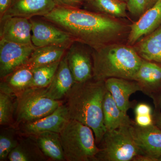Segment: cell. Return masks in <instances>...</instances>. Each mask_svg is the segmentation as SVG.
Masks as SVG:
<instances>
[{"instance_id":"1","label":"cell","mask_w":161,"mask_h":161,"mask_svg":"<svg viewBox=\"0 0 161 161\" xmlns=\"http://www.w3.org/2000/svg\"><path fill=\"white\" fill-rule=\"evenodd\" d=\"M42 19L53 23L75 41L97 49L120 35L122 24L103 14L57 6Z\"/></svg>"},{"instance_id":"2","label":"cell","mask_w":161,"mask_h":161,"mask_svg":"<svg viewBox=\"0 0 161 161\" xmlns=\"http://www.w3.org/2000/svg\"><path fill=\"white\" fill-rule=\"evenodd\" d=\"M92 79L81 83L75 82L65 97V105L70 119L91 128L96 143L99 144L107 132L103 105L107 90L105 81Z\"/></svg>"},{"instance_id":"3","label":"cell","mask_w":161,"mask_h":161,"mask_svg":"<svg viewBox=\"0 0 161 161\" xmlns=\"http://www.w3.org/2000/svg\"><path fill=\"white\" fill-rule=\"evenodd\" d=\"M93 79L109 78L133 80L142 60L134 49L120 45H106L92 54Z\"/></svg>"},{"instance_id":"4","label":"cell","mask_w":161,"mask_h":161,"mask_svg":"<svg viewBox=\"0 0 161 161\" xmlns=\"http://www.w3.org/2000/svg\"><path fill=\"white\" fill-rule=\"evenodd\" d=\"M60 134L66 161H96L99 148L89 127L70 119Z\"/></svg>"},{"instance_id":"5","label":"cell","mask_w":161,"mask_h":161,"mask_svg":"<svg viewBox=\"0 0 161 161\" xmlns=\"http://www.w3.org/2000/svg\"><path fill=\"white\" fill-rule=\"evenodd\" d=\"M44 88H29L16 96L15 114L18 123H26L43 118L62 104L61 100L47 97Z\"/></svg>"},{"instance_id":"6","label":"cell","mask_w":161,"mask_h":161,"mask_svg":"<svg viewBox=\"0 0 161 161\" xmlns=\"http://www.w3.org/2000/svg\"><path fill=\"white\" fill-rule=\"evenodd\" d=\"M130 125L106 132L99 143L96 161H132L140 155L130 133Z\"/></svg>"},{"instance_id":"7","label":"cell","mask_w":161,"mask_h":161,"mask_svg":"<svg viewBox=\"0 0 161 161\" xmlns=\"http://www.w3.org/2000/svg\"><path fill=\"white\" fill-rule=\"evenodd\" d=\"M30 21L32 43L36 47L55 45L68 48L75 41L69 34L49 21L33 18Z\"/></svg>"},{"instance_id":"8","label":"cell","mask_w":161,"mask_h":161,"mask_svg":"<svg viewBox=\"0 0 161 161\" xmlns=\"http://www.w3.org/2000/svg\"><path fill=\"white\" fill-rule=\"evenodd\" d=\"M36 47L0 40V78L3 79L26 65Z\"/></svg>"},{"instance_id":"9","label":"cell","mask_w":161,"mask_h":161,"mask_svg":"<svg viewBox=\"0 0 161 161\" xmlns=\"http://www.w3.org/2000/svg\"><path fill=\"white\" fill-rule=\"evenodd\" d=\"M129 128L140 155L148 157L153 161H159L161 157L160 129L154 124L149 126H140L133 121Z\"/></svg>"},{"instance_id":"10","label":"cell","mask_w":161,"mask_h":161,"mask_svg":"<svg viewBox=\"0 0 161 161\" xmlns=\"http://www.w3.org/2000/svg\"><path fill=\"white\" fill-rule=\"evenodd\" d=\"M82 43L75 41L67 50L65 57L75 81L86 82L93 78V64Z\"/></svg>"},{"instance_id":"11","label":"cell","mask_w":161,"mask_h":161,"mask_svg":"<svg viewBox=\"0 0 161 161\" xmlns=\"http://www.w3.org/2000/svg\"><path fill=\"white\" fill-rule=\"evenodd\" d=\"M70 119L67 107L62 104L49 115L38 120L23 124L21 132L27 135L33 136L46 132L60 133Z\"/></svg>"},{"instance_id":"12","label":"cell","mask_w":161,"mask_h":161,"mask_svg":"<svg viewBox=\"0 0 161 161\" xmlns=\"http://www.w3.org/2000/svg\"><path fill=\"white\" fill-rule=\"evenodd\" d=\"M56 6L54 0H13L11 6L0 21L13 17L29 19L35 16L43 17Z\"/></svg>"},{"instance_id":"13","label":"cell","mask_w":161,"mask_h":161,"mask_svg":"<svg viewBox=\"0 0 161 161\" xmlns=\"http://www.w3.org/2000/svg\"><path fill=\"white\" fill-rule=\"evenodd\" d=\"M0 22L1 40L19 44H33L30 19L13 17Z\"/></svg>"},{"instance_id":"14","label":"cell","mask_w":161,"mask_h":161,"mask_svg":"<svg viewBox=\"0 0 161 161\" xmlns=\"http://www.w3.org/2000/svg\"><path fill=\"white\" fill-rule=\"evenodd\" d=\"M132 80L116 78H109L105 80L107 91L110 92L120 109L126 114L132 106L130 96L135 92H143L139 83Z\"/></svg>"},{"instance_id":"15","label":"cell","mask_w":161,"mask_h":161,"mask_svg":"<svg viewBox=\"0 0 161 161\" xmlns=\"http://www.w3.org/2000/svg\"><path fill=\"white\" fill-rule=\"evenodd\" d=\"M75 82L64 55L60 60L51 82L44 88L45 94L54 100H61L66 97Z\"/></svg>"},{"instance_id":"16","label":"cell","mask_w":161,"mask_h":161,"mask_svg":"<svg viewBox=\"0 0 161 161\" xmlns=\"http://www.w3.org/2000/svg\"><path fill=\"white\" fill-rule=\"evenodd\" d=\"M161 24V0L145 12L139 19L131 25L129 43H135L143 36L150 34Z\"/></svg>"},{"instance_id":"17","label":"cell","mask_w":161,"mask_h":161,"mask_svg":"<svg viewBox=\"0 0 161 161\" xmlns=\"http://www.w3.org/2000/svg\"><path fill=\"white\" fill-rule=\"evenodd\" d=\"M32 79V69L24 65L1 79L0 92L16 97L31 87Z\"/></svg>"},{"instance_id":"18","label":"cell","mask_w":161,"mask_h":161,"mask_svg":"<svg viewBox=\"0 0 161 161\" xmlns=\"http://www.w3.org/2000/svg\"><path fill=\"white\" fill-rule=\"evenodd\" d=\"M103 109L104 124L107 131L129 126L132 123V120L129 115L120 109L108 91L104 97Z\"/></svg>"},{"instance_id":"19","label":"cell","mask_w":161,"mask_h":161,"mask_svg":"<svg viewBox=\"0 0 161 161\" xmlns=\"http://www.w3.org/2000/svg\"><path fill=\"white\" fill-rule=\"evenodd\" d=\"M33 136L41 152L46 158L53 161H66L60 133L46 132Z\"/></svg>"},{"instance_id":"20","label":"cell","mask_w":161,"mask_h":161,"mask_svg":"<svg viewBox=\"0 0 161 161\" xmlns=\"http://www.w3.org/2000/svg\"><path fill=\"white\" fill-rule=\"evenodd\" d=\"M19 139L16 147L9 153L10 161H37L46 160L32 135Z\"/></svg>"},{"instance_id":"21","label":"cell","mask_w":161,"mask_h":161,"mask_svg":"<svg viewBox=\"0 0 161 161\" xmlns=\"http://www.w3.org/2000/svg\"><path fill=\"white\" fill-rule=\"evenodd\" d=\"M67 49L64 47L55 45L36 47L25 65L33 69L60 61L65 55Z\"/></svg>"},{"instance_id":"22","label":"cell","mask_w":161,"mask_h":161,"mask_svg":"<svg viewBox=\"0 0 161 161\" xmlns=\"http://www.w3.org/2000/svg\"><path fill=\"white\" fill-rule=\"evenodd\" d=\"M133 80L139 83L143 92H153L161 83V67L143 60Z\"/></svg>"},{"instance_id":"23","label":"cell","mask_w":161,"mask_h":161,"mask_svg":"<svg viewBox=\"0 0 161 161\" xmlns=\"http://www.w3.org/2000/svg\"><path fill=\"white\" fill-rule=\"evenodd\" d=\"M137 49L142 58L161 63V26L142 40Z\"/></svg>"},{"instance_id":"24","label":"cell","mask_w":161,"mask_h":161,"mask_svg":"<svg viewBox=\"0 0 161 161\" xmlns=\"http://www.w3.org/2000/svg\"><path fill=\"white\" fill-rule=\"evenodd\" d=\"M60 61L32 69L33 79L31 87L43 88L48 86L56 74Z\"/></svg>"},{"instance_id":"25","label":"cell","mask_w":161,"mask_h":161,"mask_svg":"<svg viewBox=\"0 0 161 161\" xmlns=\"http://www.w3.org/2000/svg\"><path fill=\"white\" fill-rule=\"evenodd\" d=\"M19 139L17 131L13 128H8L1 130L0 134V161L8 159L10 153L17 146Z\"/></svg>"},{"instance_id":"26","label":"cell","mask_w":161,"mask_h":161,"mask_svg":"<svg viewBox=\"0 0 161 161\" xmlns=\"http://www.w3.org/2000/svg\"><path fill=\"white\" fill-rule=\"evenodd\" d=\"M93 6L99 11L119 17L126 16L127 3L120 0H92Z\"/></svg>"},{"instance_id":"27","label":"cell","mask_w":161,"mask_h":161,"mask_svg":"<svg viewBox=\"0 0 161 161\" xmlns=\"http://www.w3.org/2000/svg\"><path fill=\"white\" fill-rule=\"evenodd\" d=\"M13 95L0 92V125H7L11 124L15 112L16 103Z\"/></svg>"},{"instance_id":"28","label":"cell","mask_w":161,"mask_h":161,"mask_svg":"<svg viewBox=\"0 0 161 161\" xmlns=\"http://www.w3.org/2000/svg\"><path fill=\"white\" fill-rule=\"evenodd\" d=\"M127 7L134 15L143 14L147 9L148 0H127Z\"/></svg>"},{"instance_id":"29","label":"cell","mask_w":161,"mask_h":161,"mask_svg":"<svg viewBox=\"0 0 161 161\" xmlns=\"http://www.w3.org/2000/svg\"><path fill=\"white\" fill-rule=\"evenodd\" d=\"M136 123L142 127H147L153 124L151 115H136Z\"/></svg>"},{"instance_id":"30","label":"cell","mask_w":161,"mask_h":161,"mask_svg":"<svg viewBox=\"0 0 161 161\" xmlns=\"http://www.w3.org/2000/svg\"><path fill=\"white\" fill-rule=\"evenodd\" d=\"M83 0H54L57 6L67 8H78Z\"/></svg>"},{"instance_id":"31","label":"cell","mask_w":161,"mask_h":161,"mask_svg":"<svg viewBox=\"0 0 161 161\" xmlns=\"http://www.w3.org/2000/svg\"><path fill=\"white\" fill-rule=\"evenodd\" d=\"M135 113L136 115H151L152 109L149 105L141 103L135 107Z\"/></svg>"},{"instance_id":"32","label":"cell","mask_w":161,"mask_h":161,"mask_svg":"<svg viewBox=\"0 0 161 161\" xmlns=\"http://www.w3.org/2000/svg\"><path fill=\"white\" fill-rule=\"evenodd\" d=\"M13 0H0V19L11 6Z\"/></svg>"},{"instance_id":"33","label":"cell","mask_w":161,"mask_h":161,"mask_svg":"<svg viewBox=\"0 0 161 161\" xmlns=\"http://www.w3.org/2000/svg\"><path fill=\"white\" fill-rule=\"evenodd\" d=\"M153 122L155 124L154 125L161 130V113L156 115Z\"/></svg>"},{"instance_id":"34","label":"cell","mask_w":161,"mask_h":161,"mask_svg":"<svg viewBox=\"0 0 161 161\" xmlns=\"http://www.w3.org/2000/svg\"><path fill=\"white\" fill-rule=\"evenodd\" d=\"M158 0H148V5H147V9H149L152 7Z\"/></svg>"},{"instance_id":"35","label":"cell","mask_w":161,"mask_h":161,"mask_svg":"<svg viewBox=\"0 0 161 161\" xmlns=\"http://www.w3.org/2000/svg\"><path fill=\"white\" fill-rule=\"evenodd\" d=\"M120 1H122V2H127V0H120Z\"/></svg>"},{"instance_id":"36","label":"cell","mask_w":161,"mask_h":161,"mask_svg":"<svg viewBox=\"0 0 161 161\" xmlns=\"http://www.w3.org/2000/svg\"><path fill=\"white\" fill-rule=\"evenodd\" d=\"M159 161H161V157H160V158H159Z\"/></svg>"},{"instance_id":"37","label":"cell","mask_w":161,"mask_h":161,"mask_svg":"<svg viewBox=\"0 0 161 161\" xmlns=\"http://www.w3.org/2000/svg\"><path fill=\"white\" fill-rule=\"evenodd\" d=\"M90 1H92V0H89Z\"/></svg>"},{"instance_id":"38","label":"cell","mask_w":161,"mask_h":161,"mask_svg":"<svg viewBox=\"0 0 161 161\" xmlns=\"http://www.w3.org/2000/svg\"></svg>"}]
</instances>
